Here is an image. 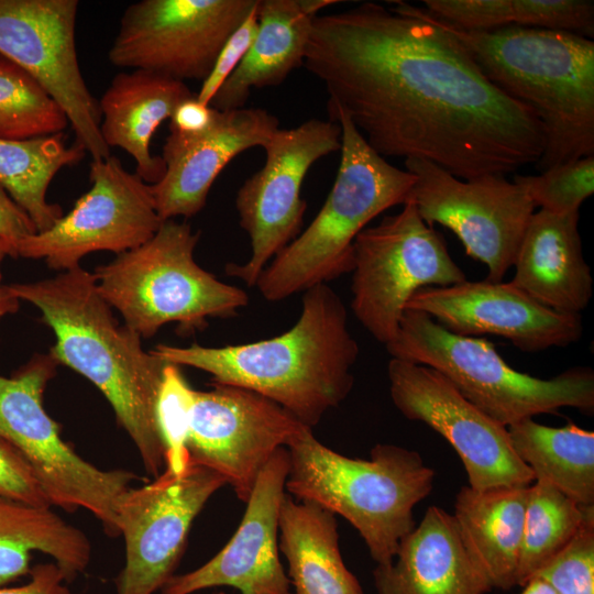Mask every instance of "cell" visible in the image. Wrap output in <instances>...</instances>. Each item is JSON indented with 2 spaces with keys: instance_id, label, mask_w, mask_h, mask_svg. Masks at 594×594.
Masks as SVG:
<instances>
[{
  "instance_id": "17",
  "label": "cell",
  "mask_w": 594,
  "mask_h": 594,
  "mask_svg": "<svg viewBox=\"0 0 594 594\" xmlns=\"http://www.w3.org/2000/svg\"><path fill=\"white\" fill-rule=\"evenodd\" d=\"M394 406L409 420L421 421L442 436L460 457L469 486H528L535 479L515 453L507 427L468 399L439 372L391 359L387 365Z\"/></svg>"
},
{
  "instance_id": "13",
  "label": "cell",
  "mask_w": 594,
  "mask_h": 594,
  "mask_svg": "<svg viewBox=\"0 0 594 594\" xmlns=\"http://www.w3.org/2000/svg\"><path fill=\"white\" fill-rule=\"evenodd\" d=\"M258 0H141L120 20L108 52L116 67L204 80Z\"/></svg>"
},
{
  "instance_id": "15",
  "label": "cell",
  "mask_w": 594,
  "mask_h": 594,
  "mask_svg": "<svg viewBox=\"0 0 594 594\" xmlns=\"http://www.w3.org/2000/svg\"><path fill=\"white\" fill-rule=\"evenodd\" d=\"M77 0H0V55L32 77L63 108L76 143L92 160L110 156L98 100L86 85L76 47Z\"/></svg>"
},
{
  "instance_id": "3",
  "label": "cell",
  "mask_w": 594,
  "mask_h": 594,
  "mask_svg": "<svg viewBox=\"0 0 594 594\" xmlns=\"http://www.w3.org/2000/svg\"><path fill=\"white\" fill-rule=\"evenodd\" d=\"M151 352L210 374L212 384L255 392L312 428L350 394L360 349L343 301L319 284L304 292L298 320L277 337L216 348L158 344Z\"/></svg>"
},
{
  "instance_id": "43",
  "label": "cell",
  "mask_w": 594,
  "mask_h": 594,
  "mask_svg": "<svg viewBox=\"0 0 594 594\" xmlns=\"http://www.w3.org/2000/svg\"><path fill=\"white\" fill-rule=\"evenodd\" d=\"M6 256H11L8 244L0 239V320L15 314L20 308V299L12 293L9 285L2 284L1 265Z\"/></svg>"
},
{
  "instance_id": "28",
  "label": "cell",
  "mask_w": 594,
  "mask_h": 594,
  "mask_svg": "<svg viewBox=\"0 0 594 594\" xmlns=\"http://www.w3.org/2000/svg\"><path fill=\"white\" fill-rule=\"evenodd\" d=\"M33 551L50 556L70 583L87 569L91 544L51 508L0 498V586L29 575Z\"/></svg>"
},
{
  "instance_id": "33",
  "label": "cell",
  "mask_w": 594,
  "mask_h": 594,
  "mask_svg": "<svg viewBox=\"0 0 594 594\" xmlns=\"http://www.w3.org/2000/svg\"><path fill=\"white\" fill-rule=\"evenodd\" d=\"M194 395L179 366L167 364L156 402V421L165 447L164 471L176 476L190 464L187 440Z\"/></svg>"
},
{
  "instance_id": "12",
  "label": "cell",
  "mask_w": 594,
  "mask_h": 594,
  "mask_svg": "<svg viewBox=\"0 0 594 594\" xmlns=\"http://www.w3.org/2000/svg\"><path fill=\"white\" fill-rule=\"evenodd\" d=\"M416 176L409 201L429 226L451 230L465 253L487 267L485 280L502 282L513 267L535 205L503 175L460 179L424 160H406Z\"/></svg>"
},
{
  "instance_id": "41",
  "label": "cell",
  "mask_w": 594,
  "mask_h": 594,
  "mask_svg": "<svg viewBox=\"0 0 594 594\" xmlns=\"http://www.w3.org/2000/svg\"><path fill=\"white\" fill-rule=\"evenodd\" d=\"M218 110L205 105L194 95L177 105L169 118V132L198 135L208 131L216 121Z\"/></svg>"
},
{
  "instance_id": "14",
  "label": "cell",
  "mask_w": 594,
  "mask_h": 594,
  "mask_svg": "<svg viewBox=\"0 0 594 594\" xmlns=\"http://www.w3.org/2000/svg\"><path fill=\"white\" fill-rule=\"evenodd\" d=\"M91 186L50 229L21 241L16 256L44 260L64 272L94 252L116 254L150 240L164 222L157 215L151 185L128 172L116 156L92 160Z\"/></svg>"
},
{
  "instance_id": "34",
  "label": "cell",
  "mask_w": 594,
  "mask_h": 594,
  "mask_svg": "<svg viewBox=\"0 0 594 594\" xmlns=\"http://www.w3.org/2000/svg\"><path fill=\"white\" fill-rule=\"evenodd\" d=\"M535 207L563 215L580 211L594 193V155L553 166L539 175H515Z\"/></svg>"
},
{
  "instance_id": "31",
  "label": "cell",
  "mask_w": 594,
  "mask_h": 594,
  "mask_svg": "<svg viewBox=\"0 0 594 594\" xmlns=\"http://www.w3.org/2000/svg\"><path fill=\"white\" fill-rule=\"evenodd\" d=\"M594 506H582L543 481L528 486L517 585L524 586L574 538Z\"/></svg>"
},
{
  "instance_id": "10",
  "label": "cell",
  "mask_w": 594,
  "mask_h": 594,
  "mask_svg": "<svg viewBox=\"0 0 594 594\" xmlns=\"http://www.w3.org/2000/svg\"><path fill=\"white\" fill-rule=\"evenodd\" d=\"M353 253L351 308L365 330L385 345L396 337L414 293L466 279L443 237L420 218L411 201L363 229Z\"/></svg>"
},
{
  "instance_id": "16",
  "label": "cell",
  "mask_w": 594,
  "mask_h": 594,
  "mask_svg": "<svg viewBox=\"0 0 594 594\" xmlns=\"http://www.w3.org/2000/svg\"><path fill=\"white\" fill-rule=\"evenodd\" d=\"M227 481L190 463L182 475L163 471L153 482L129 488L118 505L125 560L117 594H154L175 574L195 518Z\"/></svg>"
},
{
  "instance_id": "2",
  "label": "cell",
  "mask_w": 594,
  "mask_h": 594,
  "mask_svg": "<svg viewBox=\"0 0 594 594\" xmlns=\"http://www.w3.org/2000/svg\"><path fill=\"white\" fill-rule=\"evenodd\" d=\"M9 286L20 301L35 306L52 329L55 343L48 354L102 393L144 469L157 477L165 468V447L156 402L168 363L145 351L141 337L118 322L97 289L95 274L80 265L50 278Z\"/></svg>"
},
{
  "instance_id": "29",
  "label": "cell",
  "mask_w": 594,
  "mask_h": 594,
  "mask_svg": "<svg viewBox=\"0 0 594 594\" xmlns=\"http://www.w3.org/2000/svg\"><path fill=\"white\" fill-rule=\"evenodd\" d=\"M513 449L535 481L582 506H594V432L570 422L549 427L526 418L507 427Z\"/></svg>"
},
{
  "instance_id": "25",
  "label": "cell",
  "mask_w": 594,
  "mask_h": 594,
  "mask_svg": "<svg viewBox=\"0 0 594 594\" xmlns=\"http://www.w3.org/2000/svg\"><path fill=\"white\" fill-rule=\"evenodd\" d=\"M338 0H258L256 35L246 55L218 89L210 106L243 108L253 88L280 85L304 63L314 20Z\"/></svg>"
},
{
  "instance_id": "42",
  "label": "cell",
  "mask_w": 594,
  "mask_h": 594,
  "mask_svg": "<svg viewBox=\"0 0 594 594\" xmlns=\"http://www.w3.org/2000/svg\"><path fill=\"white\" fill-rule=\"evenodd\" d=\"M30 580L22 585L0 586V594H73L66 586L63 572L54 563H41L31 568Z\"/></svg>"
},
{
  "instance_id": "23",
  "label": "cell",
  "mask_w": 594,
  "mask_h": 594,
  "mask_svg": "<svg viewBox=\"0 0 594 594\" xmlns=\"http://www.w3.org/2000/svg\"><path fill=\"white\" fill-rule=\"evenodd\" d=\"M580 211L534 212L520 241L510 280L541 305L580 314L593 295V278L579 233Z\"/></svg>"
},
{
  "instance_id": "37",
  "label": "cell",
  "mask_w": 594,
  "mask_h": 594,
  "mask_svg": "<svg viewBox=\"0 0 594 594\" xmlns=\"http://www.w3.org/2000/svg\"><path fill=\"white\" fill-rule=\"evenodd\" d=\"M424 6L432 15L463 30L513 25L512 0H425Z\"/></svg>"
},
{
  "instance_id": "36",
  "label": "cell",
  "mask_w": 594,
  "mask_h": 594,
  "mask_svg": "<svg viewBox=\"0 0 594 594\" xmlns=\"http://www.w3.org/2000/svg\"><path fill=\"white\" fill-rule=\"evenodd\" d=\"M512 6L513 25L593 36V1L512 0Z\"/></svg>"
},
{
  "instance_id": "26",
  "label": "cell",
  "mask_w": 594,
  "mask_h": 594,
  "mask_svg": "<svg viewBox=\"0 0 594 594\" xmlns=\"http://www.w3.org/2000/svg\"><path fill=\"white\" fill-rule=\"evenodd\" d=\"M528 486L477 491L465 485L457 493L452 515L466 550L492 588L507 591L517 585Z\"/></svg>"
},
{
  "instance_id": "19",
  "label": "cell",
  "mask_w": 594,
  "mask_h": 594,
  "mask_svg": "<svg viewBox=\"0 0 594 594\" xmlns=\"http://www.w3.org/2000/svg\"><path fill=\"white\" fill-rule=\"evenodd\" d=\"M405 310L424 312L458 336L503 337L524 352L565 348L583 333L580 314L552 310L512 282L465 279L450 286L422 287Z\"/></svg>"
},
{
  "instance_id": "39",
  "label": "cell",
  "mask_w": 594,
  "mask_h": 594,
  "mask_svg": "<svg viewBox=\"0 0 594 594\" xmlns=\"http://www.w3.org/2000/svg\"><path fill=\"white\" fill-rule=\"evenodd\" d=\"M257 4L248 18L228 37L220 50L209 75L201 81V87L196 95L200 102L205 105L210 103L218 89L235 70L246 55L258 28Z\"/></svg>"
},
{
  "instance_id": "32",
  "label": "cell",
  "mask_w": 594,
  "mask_h": 594,
  "mask_svg": "<svg viewBox=\"0 0 594 594\" xmlns=\"http://www.w3.org/2000/svg\"><path fill=\"white\" fill-rule=\"evenodd\" d=\"M63 108L28 72L0 55V139L29 140L64 133Z\"/></svg>"
},
{
  "instance_id": "38",
  "label": "cell",
  "mask_w": 594,
  "mask_h": 594,
  "mask_svg": "<svg viewBox=\"0 0 594 594\" xmlns=\"http://www.w3.org/2000/svg\"><path fill=\"white\" fill-rule=\"evenodd\" d=\"M0 498L36 507H52L30 462L2 437H0Z\"/></svg>"
},
{
  "instance_id": "24",
  "label": "cell",
  "mask_w": 594,
  "mask_h": 594,
  "mask_svg": "<svg viewBox=\"0 0 594 594\" xmlns=\"http://www.w3.org/2000/svg\"><path fill=\"white\" fill-rule=\"evenodd\" d=\"M184 81L132 69L118 73L98 100L100 132L107 146L120 147L135 162V174L157 183L165 164L151 153V140L179 102L194 96Z\"/></svg>"
},
{
  "instance_id": "40",
  "label": "cell",
  "mask_w": 594,
  "mask_h": 594,
  "mask_svg": "<svg viewBox=\"0 0 594 594\" xmlns=\"http://www.w3.org/2000/svg\"><path fill=\"white\" fill-rule=\"evenodd\" d=\"M37 233V230L28 213L10 197L0 184V239L16 256V249L25 238Z\"/></svg>"
},
{
  "instance_id": "30",
  "label": "cell",
  "mask_w": 594,
  "mask_h": 594,
  "mask_svg": "<svg viewBox=\"0 0 594 594\" xmlns=\"http://www.w3.org/2000/svg\"><path fill=\"white\" fill-rule=\"evenodd\" d=\"M86 151L68 145L64 133L29 140L0 139V184L28 213L37 232L50 229L62 207L47 201V189L64 167L78 164Z\"/></svg>"
},
{
  "instance_id": "35",
  "label": "cell",
  "mask_w": 594,
  "mask_h": 594,
  "mask_svg": "<svg viewBox=\"0 0 594 594\" xmlns=\"http://www.w3.org/2000/svg\"><path fill=\"white\" fill-rule=\"evenodd\" d=\"M534 578L548 582L557 594H594V512L563 550Z\"/></svg>"
},
{
  "instance_id": "1",
  "label": "cell",
  "mask_w": 594,
  "mask_h": 594,
  "mask_svg": "<svg viewBox=\"0 0 594 594\" xmlns=\"http://www.w3.org/2000/svg\"><path fill=\"white\" fill-rule=\"evenodd\" d=\"M374 2L318 15L305 68L381 156L424 160L460 179L536 164L534 112L498 90L425 8Z\"/></svg>"
},
{
  "instance_id": "8",
  "label": "cell",
  "mask_w": 594,
  "mask_h": 594,
  "mask_svg": "<svg viewBox=\"0 0 594 594\" xmlns=\"http://www.w3.org/2000/svg\"><path fill=\"white\" fill-rule=\"evenodd\" d=\"M385 346L393 359L439 372L505 427L563 407L594 413L591 367H571L549 380L535 377L508 365L486 339L454 334L424 312L405 310L396 337Z\"/></svg>"
},
{
  "instance_id": "22",
  "label": "cell",
  "mask_w": 594,
  "mask_h": 594,
  "mask_svg": "<svg viewBox=\"0 0 594 594\" xmlns=\"http://www.w3.org/2000/svg\"><path fill=\"white\" fill-rule=\"evenodd\" d=\"M377 594H486L493 590L471 558L452 514L438 506L373 571Z\"/></svg>"
},
{
  "instance_id": "4",
  "label": "cell",
  "mask_w": 594,
  "mask_h": 594,
  "mask_svg": "<svg viewBox=\"0 0 594 594\" xmlns=\"http://www.w3.org/2000/svg\"><path fill=\"white\" fill-rule=\"evenodd\" d=\"M437 19L488 81L538 118L544 133L535 164L540 173L594 155L593 40L518 25L469 31Z\"/></svg>"
},
{
  "instance_id": "20",
  "label": "cell",
  "mask_w": 594,
  "mask_h": 594,
  "mask_svg": "<svg viewBox=\"0 0 594 594\" xmlns=\"http://www.w3.org/2000/svg\"><path fill=\"white\" fill-rule=\"evenodd\" d=\"M288 469V450L280 448L261 471L230 541L201 566L174 574L161 594H193L215 586H231L241 594H294L278 554V516Z\"/></svg>"
},
{
  "instance_id": "7",
  "label": "cell",
  "mask_w": 594,
  "mask_h": 594,
  "mask_svg": "<svg viewBox=\"0 0 594 594\" xmlns=\"http://www.w3.org/2000/svg\"><path fill=\"white\" fill-rule=\"evenodd\" d=\"M199 237L169 219L145 243L96 268L99 294L141 338L172 322L182 333L201 331L208 318L235 316L249 304L246 292L196 263Z\"/></svg>"
},
{
  "instance_id": "44",
  "label": "cell",
  "mask_w": 594,
  "mask_h": 594,
  "mask_svg": "<svg viewBox=\"0 0 594 594\" xmlns=\"http://www.w3.org/2000/svg\"><path fill=\"white\" fill-rule=\"evenodd\" d=\"M520 594H557L553 587L540 578L530 579Z\"/></svg>"
},
{
  "instance_id": "27",
  "label": "cell",
  "mask_w": 594,
  "mask_h": 594,
  "mask_svg": "<svg viewBox=\"0 0 594 594\" xmlns=\"http://www.w3.org/2000/svg\"><path fill=\"white\" fill-rule=\"evenodd\" d=\"M278 548L294 594H363L339 548L336 515L285 494L278 516Z\"/></svg>"
},
{
  "instance_id": "9",
  "label": "cell",
  "mask_w": 594,
  "mask_h": 594,
  "mask_svg": "<svg viewBox=\"0 0 594 594\" xmlns=\"http://www.w3.org/2000/svg\"><path fill=\"white\" fill-rule=\"evenodd\" d=\"M58 363L35 354L12 375H0V437L30 462L52 506L88 510L110 537L120 536L118 505L138 475L102 470L81 458L61 436L43 396Z\"/></svg>"
},
{
  "instance_id": "6",
  "label": "cell",
  "mask_w": 594,
  "mask_h": 594,
  "mask_svg": "<svg viewBox=\"0 0 594 594\" xmlns=\"http://www.w3.org/2000/svg\"><path fill=\"white\" fill-rule=\"evenodd\" d=\"M328 113L341 128L337 177L315 219L261 273L255 287L268 301L352 272L358 234L385 210L407 204L416 182L377 154L343 111Z\"/></svg>"
},
{
  "instance_id": "11",
  "label": "cell",
  "mask_w": 594,
  "mask_h": 594,
  "mask_svg": "<svg viewBox=\"0 0 594 594\" xmlns=\"http://www.w3.org/2000/svg\"><path fill=\"white\" fill-rule=\"evenodd\" d=\"M340 147L341 128L330 120L310 119L294 128H279L271 136L263 146V167L242 184L235 196L251 256L244 264H228V275L255 287L270 260L300 232L307 210L300 191L309 168Z\"/></svg>"
},
{
  "instance_id": "21",
  "label": "cell",
  "mask_w": 594,
  "mask_h": 594,
  "mask_svg": "<svg viewBox=\"0 0 594 594\" xmlns=\"http://www.w3.org/2000/svg\"><path fill=\"white\" fill-rule=\"evenodd\" d=\"M279 129V120L261 108L219 111L212 127L198 135L169 132L162 151L165 172L151 185L158 217L190 218L207 202L222 169L242 152L263 147Z\"/></svg>"
},
{
  "instance_id": "5",
  "label": "cell",
  "mask_w": 594,
  "mask_h": 594,
  "mask_svg": "<svg viewBox=\"0 0 594 594\" xmlns=\"http://www.w3.org/2000/svg\"><path fill=\"white\" fill-rule=\"evenodd\" d=\"M285 490L346 519L377 565L393 562L415 528L414 508L432 491L435 471L415 450L378 443L370 459H354L322 444L305 426L287 447Z\"/></svg>"
},
{
  "instance_id": "18",
  "label": "cell",
  "mask_w": 594,
  "mask_h": 594,
  "mask_svg": "<svg viewBox=\"0 0 594 594\" xmlns=\"http://www.w3.org/2000/svg\"><path fill=\"white\" fill-rule=\"evenodd\" d=\"M196 391L187 450L190 463L221 475L246 503L273 454L306 426L275 402L245 388Z\"/></svg>"
},
{
  "instance_id": "45",
  "label": "cell",
  "mask_w": 594,
  "mask_h": 594,
  "mask_svg": "<svg viewBox=\"0 0 594 594\" xmlns=\"http://www.w3.org/2000/svg\"><path fill=\"white\" fill-rule=\"evenodd\" d=\"M215 594H224L223 592H218V593H215Z\"/></svg>"
}]
</instances>
